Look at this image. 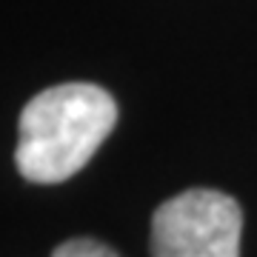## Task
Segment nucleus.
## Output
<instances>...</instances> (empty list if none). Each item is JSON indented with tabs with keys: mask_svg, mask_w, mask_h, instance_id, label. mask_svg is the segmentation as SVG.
<instances>
[{
	"mask_svg": "<svg viewBox=\"0 0 257 257\" xmlns=\"http://www.w3.org/2000/svg\"><path fill=\"white\" fill-rule=\"evenodd\" d=\"M52 257H120V254L114 251V248H109L106 243H100V240L74 237V240L60 243Z\"/></svg>",
	"mask_w": 257,
	"mask_h": 257,
	"instance_id": "nucleus-3",
	"label": "nucleus"
},
{
	"mask_svg": "<svg viewBox=\"0 0 257 257\" xmlns=\"http://www.w3.org/2000/svg\"><path fill=\"white\" fill-rule=\"evenodd\" d=\"M243 211L217 189H189L152 214V257H240Z\"/></svg>",
	"mask_w": 257,
	"mask_h": 257,
	"instance_id": "nucleus-2",
	"label": "nucleus"
},
{
	"mask_svg": "<svg viewBox=\"0 0 257 257\" xmlns=\"http://www.w3.org/2000/svg\"><path fill=\"white\" fill-rule=\"evenodd\" d=\"M114 123L117 103L94 83L43 89L20 111L15 166L29 183H63L92 160Z\"/></svg>",
	"mask_w": 257,
	"mask_h": 257,
	"instance_id": "nucleus-1",
	"label": "nucleus"
}]
</instances>
